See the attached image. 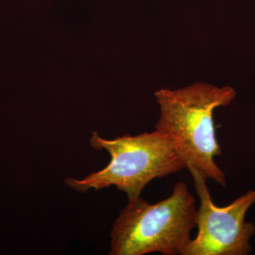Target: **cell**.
Returning <instances> with one entry per match:
<instances>
[{"mask_svg": "<svg viewBox=\"0 0 255 255\" xmlns=\"http://www.w3.org/2000/svg\"><path fill=\"white\" fill-rule=\"evenodd\" d=\"M236 95L231 87L200 82L155 93L160 110L156 130L170 137L186 169L195 168L206 179L223 187L226 176L214 159L222 151L216 137L213 113L216 108L231 104Z\"/></svg>", "mask_w": 255, "mask_h": 255, "instance_id": "6da1fadb", "label": "cell"}, {"mask_svg": "<svg viewBox=\"0 0 255 255\" xmlns=\"http://www.w3.org/2000/svg\"><path fill=\"white\" fill-rule=\"evenodd\" d=\"M196 215L195 198L183 182L176 183L172 194L156 204L141 197L128 200L114 223L110 255H184Z\"/></svg>", "mask_w": 255, "mask_h": 255, "instance_id": "7a4b0ae2", "label": "cell"}, {"mask_svg": "<svg viewBox=\"0 0 255 255\" xmlns=\"http://www.w3.org/2000/svg\"><path fill=\"white\" fill-rule=\"evenodd\" d=\"M90 144L97 150L110 153V164L82 179L68 178L67 185L85 192L115 186L127 194L128 200L140 197L144 188L155 179L186 169L185 164L170 137L158 130L132 136L125 135L113 140L93 132Z\"/></svg>", "mask_w": 255, "mask_h": 255, "instance_id": "3957f363", "label": "cell"}, {"mask_svg": "<svg viewBox=\"0 0 255 255\" xmlns=\"http://www.w3.org/2000/svg\"><path fill=\"white\" fill-rule=\"evenodd\" d=\"M189 169L200 200L197 209L198 233L184 255H247L252 251L253 223L246 222L247 212L255 203V190L248 191L225 207L215 205L206 178L195 168Z\"/></svg>", "mask_w": 255, "mask_h": 255, "instance_id": "277c9868", "label": "cell"}]
</instances>
